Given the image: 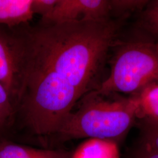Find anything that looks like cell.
<instances>
[{
	"mask_svg": "<svg viewBox=\"0 0 158 158\" xmlns=\"http://www.w3.org/2000/svg\"><path fill=\"white\" fill-rule=\"evenodd\" d=\"M126 19L42 23L24 29L28 67L62 76L81 97L100 86V77Z\"/></svg>",
	"mask_w": 158,
	"mask_h": 158,
	"instance_id": "6da1fadb",
	"label": "cell"
},
{
	"mask_svg": "<svg viewBox=\"0 0 158 158\" xmlns=\"http://www.w3.org/2000/svg\"><path fill=\"white\" fill-rule=\"evenodd\" d=\"M136 110L133 95L91 91L77 102L57 135L62 141L98 138L118 143L135 124Z\"/></svg>",
	"mask_w": 158,
	"mask_h": 158,
	"instance_id": "7a4b0ae2",
	"label": "cell"
},
{
	"mask_svg": "<svg viewBox=\"0 0 158 158\" xmlns=\"http://www.w3.org/2000/svg\"><path fill=\"white\" fill-rule=\"evenodd\" d=\"M81 98L62 76L49 70L28 67L17 110L35 135L57 134Z\"/></svg>",
	"mask_w": 158,
	"mask_h": 158,
	"instance_id": "3957f363",
	"label": "cell"
},
{
	"mask_svg": "<svg viewBox=\"0 0 158 158\" xmlns=\"http://www.w3.org/2000/svg\"><path fill=\"white\" fill-rule=\"evenodd\" d=\"M110 73L96 90L104 93L134 94L158 81V47L149 40L122 42L113 48Z\"/></svg>",
	"mask_w": 158,
	"mask_h": 158,
	"instance_id": "277c9868",
	"label": "cell"
},
{
	"mask_svg": "<svg viewBox=\"0 0 158 158\" xmlns=\"http://www.w3.org/2000/svg\"><path fill=\"white\" fill-rule=\"evenodd\" d=\"M17 28L0 25V83L17 109L28 70V59L23 30Z\"/></svg>",
	"mask_w": 158,
	"mask_h": 158,
	"instance_id": "5b68a950",
	"label": "cell"
},
{
	"mask_svg": "<svg viewBox=\"0 0 158 158\" xmlns=\"http://www.w3.org/2000/svg\"><path fill=\"white\" fill-rule=\"evenodd\" d=\"M111 17L108 0H57L50 21L61 23L77 21H102Z\"/></svg>",
	"mask_w": 158,
	"mask_h": 158,
	"instance_id": "8992f818",
	"label": "cell"
},
{
	"mask_svg": "<svg viewBox=\"0 0 158 158\" xmlns=\"http://www.w3.org/2000/svg\"><path fill=\"white\" fill-rule=\"evenodd\" d=\"M32 0H0V25L17 28L31 21Z\"/></svg>",
	"mask_w": 158,
	"mask_h": 158,
	"instance_id": "52a82bcc",
	"label": "cell"
},
{
	"mask_svg": "<svg viewBox=\"0 0 158 158\" xmlns=\"http://www.w3.org/2000/svg\"><path fill=\"white\" fill-rule=\"evenodd\" d=\"M119 158L117 142L98 138L86 139L70 156V158Z\"/></svg>",
	"mask_w": 158,
	"mask_h": 158,
	"instance_id": "ba28073f",
	"label": "cell"
},
{
	"mask_svg": "<svg viewBox=\"0 0 158 158\" xmlns=\"http://www.w3.org/2000/svg\"><path fill=\"white\" fill-rule=\"evenodd\" d=\"M61 150L38 149L9 142H0V158H70Z\"/></svg>",
	"mask_w": 158,
	"mask_h": 158,
	"instance_id": "9c48e42d",
	"label": "cell"
},
{
	"mask_svg": "<svg viewBox=\"0 0 158 158\" xmlns=\"http://www.w3.org/2000/svg\"><path fill=\"white\" fill-rule=\"evenodd\" d=\"M131 95L137 102V119H158V81L148 84Z\"/></svg>",
	"mask_w": 158,
	"mask_h": 158,
	"instance_id": "30bf717a",
	"label": "cell"
},
{
	"mask_svg": "<svg viewBox=\"0 0 158 158\" xmlns=\"http://www.w3.org/2000/svg\"><path fill=\"white\" fill-rule=\"evenodd\" d=\"M138 27L142 30L151 41L158 44V0L149 1L140 12Z\"/></svg>",
	"mask_w": 158,
	"mask_h": 158,
	"instance_id": "8fae6325",
	"label": "cell"
},
{
	"mask_svg": "<svg viewBox=\"0 0 158 158\" xmlns=\"http://www.w3.org/2000/svg\"><path fill=\"white\" fill-rule=\"evenodd\" d=\"M17 111L16 104L0 83V132L6 130L12 124Z\"/></svg>",
	"mask_w": 158,
	"mask_h": 158,
	"instance_id": "7c38bea8",
	"label": "cell"
},
{
	"mask_svg": "<svg viewBox=\"0 0 158 158\" xmlns=\"http://www.w3.org/2000/svg\"><path fill=\"white\" fill-rule=\"evenodd\" d=\"M148 2V0H111V17L114 15L115 19H127L134 12H141Z\"/></svg>",
	"mask_w": 158,
	"mask_h": 158,
	"instance_id": "4fadbf2b",
	"label": "cell"
},
{
	"mask_svg": "<svg viewBox=\"0 0 158 158\" xmlns=\"http://www.w3.org/2000/svg\"><path fill=\"white\" fill-rule=\"evenodd\" d=\"M142 140L147 142L158 152V119H137Z\"/></svg>",
	"mask_w": 158,
	"mask_h": 158,
	"instance_id": "5bb4252c",
	"label": "cell"
},
{
	"mask_svg": "<svg viewBox=\"0 0 158 158\" xmlns=\"http://www.w3.org/2000/svg\"><path fill=\"white\" fill-rule=\"evenodd\" d=\"M57 0H32V11L34 14H38L42 17L43 23H48L56 4Z\"/></svg>",
	"mask_w": 158,
	"mask_h": 158,
	"instance_id": "9a60e30c",
	"label": "cell"
},
{
	"mask_svg": "<svg viewBox=\"0 0 158 158\" xmlns=\"http://www.w3.org/2000/svg\"><path fill=\"white\" fill-rule=\"evenodd\" d=\"M128 158H158V152L147 142L140 139L139 144Z\"/></svg>",
	"mask_w": 158,
	"mask_h": 158,
	"instance_id": "2e32d148",
	"label": "cell"
},
{
	"mask_svg": "<svg viewBox=\"0 0 158 158\" xmlns=\"http://www.w3.org/2000/svg\"><path fill=\"white\" fill-rule=\"evenodd\" d=\"M156 45H157V46H158V44H156Z\"/></svg>",
	"mask_w": 158,
	"mask_h": 158,
	"instance_id": "e0dca14e",
	"label": "cell"
}]
</instances>
